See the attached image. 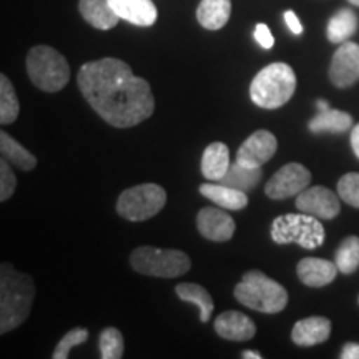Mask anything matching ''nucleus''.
Instances as JSON below:
<instances>
[{"label": "nucleus", "mask_w": 359, "mask_h": 359, "mask_svg": "<svg viewBox=\"0 0 359 359\" xmlns=\"http://www.w3.org/2000/svg\"><path fill=\"white\" fill-rule=\"evenodd\" d=\"M79 88L90 107L115 128H130L154 115L155 98L150 83L123 60L100 58L82 65Z\"/></svg>", "instance_id": "nucleus-1"}, {"label": "nucleus", "mask_w": 359, "mask_h": 359, "mask_svg": "<svg viewBox=\"0 0 359 359\" xmlns=\"http://www.w3.org/2000/svg\"><path fill=\"white\" fill-rule=\"evenodd\" d=\"M35 285L27 273L17 271L11 263L0 266V333L20 326L34 304Z\"/></svg>", "instance_id": "nucleus-2"}, {"label": "nucleus", "mask_w": 359, "mask_h": 359, "mask_svg": "<svg viewBox=\"0 0 359 359\" xmlns=\"http://www.w3.org/2000/svg\"><path fill=\"white\" fill-rule=\"evenodd\" d=\"M296 74L288 64L276 62L259 70L250 87L255 105L264 110H276L286 105L294 95Z\"/></svg>", "instance_id": "nucleus-3"}, {"label": "nucleus", "mask_w": 359, "mask_h": 359, "mask_svg": "<svg viewBox=\"0 0 359 359\" xmlns=\"http://www.w3.org/2000/svg\"><path fill=\"white\" fill-rule=\"evenodd\" d=\"M235 298L246 308L264 314L281 313L288 304V291L259 269L246 271L235 286Z\"/></svg>", "instance_id": "nucleus-4"}, {"label": "nucleus", "mask_w": 359, "mask_h": 359, "mask_svg": "<svg viewBox=\"0 0 359 359\" xmlns=\"http://www.w3.org/2000/svg\"><path fill=\"white\" fill-rule=\"evenodd\" d=\"M30 82L42 92H58L69 83L70 67L67 58L48 45H37L27 55Z\"/></svg>", "instance_id": "nucleus-5"}, {"label": "nucleus", "mask_w": 359, "mask_h": 359, "mask_svg": "<svg viewBox=\"0 0 359 359\" xmlns=\"http://www.w3.org/2000/svg\"><path fill=\"white\" fill-rule=\"evenodd\" d=\"M325 228L320 218L306 213H286L273 219L271 240L278 245L296 243L304 250L320 248L325 243Z\"/></svg>", "instance_id": "nucleus-6"}, {"label": "nucleus", "mask_w": 359, "mask_h": 359, "mask_svg": "<svg viewBox=\"0 0 359 359\" xmlns=\"http://www.w3.org/2000/svg\"><path fill=\"white\" fill-rule=\"evenodd\" d=\"M130 264L137 273L155 278H178L190 271L191 259L178 250L140 246L130 255Z\"/></svg>", "instance_id": "nucleus-7"}, {"label": "nucleus", "mask_w": 359, "mask_h": 359, "mask_svg": "<svg viewBox=\"0 0 359 359\" xmlns=\"http://www.w3.org/2000/svg\"><path fill=\"white\" fill-rule=\"evenodd\" d=\"M167 191L156 183H143L125 190L116 200V213L128 222H147L161 212Z\"/></svg>", "instance_id": "nucleus-8"}, {"label": "nucleus", "mask_w": 359, "mask_h": 359, "mask_svg": "<svg viewBox=\"0 0 359 359\" xmlns=\"http://www.w3.org/2000/svg\"><path fill=\"white\" fill-rule=\"evenodd\" d=\"M311 183V173L302 163H288L273 175L264 185V193L273 200H286L298 196Z\"/></svg>", "instance_id": "nucleus-9"}, {"label": "nucleus", "mask_w": 359, "mask_h": 359, "mask_svg": "<svg viewBox=\"0 0 359 359\" xmlns=\"http://www.w3.org/2000/svg\"><path fill=\"white\" fill-rule=\"evenodd\" d=\"M296 208L320 219H333L341 212L338 195L325 187H308L303 190L296 196Z\"/></svg>", "instance_id": "nucleus-10"}, {"label": "nucleus", "mask_w": 359, "mask_h": 359, "mask_svg": "<svg viewBox=\"0 0 359 359\" xmlns=\"http://www.w3.org/2000/svg\"><path fill=\"white\" fill-rule=\"evenodd\" d=\"M330 80L334 87L348 88L359 80V45L343 42L334 52L330 65Z\"/></svg>", "instance_id": "nucleus-11"}, {"label": "nucleus", "mask_w": 359, "mask_h": 359, "mask_svg": "<svg viewBox=\"0 0 359 359\" xmlns=\"http://www.w3.org/2000/svg\"><path fill=\"white\" fill-rule=\"evenodd\" d=\"M278 150L276 137L268 130H258L243 142L236 154V160L245 167H262L275 156Z\"/></svg>", "instance_id": "nucleus-12"}, {"label": "nucleus", "mask_w": 359, "mask_h": 359, "mask_svg": "<svg viewBox=\"0 0 359 359\" xmlns=\"http://www.w3.org/2000/svg\"><path fill=\"white\" fill-rule=\"evenodd\" d=\"M196 228L206 240L223 243V241L231 240L235 235L236 224L235 219L228 213H224L222 208L206 206L196 215Z\"/></svg>", "instance_id": "nucleus-13"}, {"label": "nucleus", "mask_w": 359, "mask_h": 359, "mask_svg": "<svg viewBox=\"0 0 359 359\" xmlns=\"http://www.w3.org/2000/svg\"><path fill=\"white\" fill-rule=\"evenodd\" d=\"M215 331L228 341H248L257 334L253 320L240 311H224L215 320Z\"/></svg>", "instance_id": "nucleus-14"}, {"label": "nucleus", "mask_w": 359, "mask_h": 359, "mask_svg": "<svg viewBox=\"0 0 359 359\" xmlns=\"http://www.w3.org/2000/svg\"><path fill=\"white\" fill-rule=\"evenodd\" d=\"M299 281L309 288H323L334 281L336 275L339 273L336 263L323 258H303L296 266Z\"/></svg>", "instance_id": "nucleus-15"}, {"label": "nucleus", "mask_w": 359, "mask_h": 359, "mask_svg": "<svg viewBox=\"0 0 359 359\" xmlns=\"http://www.w3.org/2000/svg\"><path fill=\"white\" fill-rule=\"evenodd\" d=\"M331 334V321L323 316H311L299 320L291 331V339L298 346H316L327 341Z\"/></svg>", "instance_id": "nucleus-16"}, {"label": "nucleus", "mask_w": 359, "mask_h": 359, "mask_svg": "<svg viewBox=\"0 0 359 359\" xmlns=\"http://www.w3.org/2000/svg\"><path fill=\"white\" fill-rule=\"evenodd\" d=\"M116 15L138 27H151L158 12L151 0H109Z\"/></svg>", "instance_id": "nucleus-17"}, {"label": "nucleus", "mask_w": 359, "mask_h": 359, "mask_svg": "<svg viewBox=\"0 0 359 359\" xmlns=\"http://www.w3.org/2000/svg\"><path fill=\"white\" fill-rule=\"evenodd\" d=\"M200 193L205 198L212 200L215 205L224 210H243L248 205L246 191L224 185V183H203L200 187Z\"/></svg>", "instance_id": "nucleus-18"}, {"label": "nucleus", "mask_w": 359, "mask_h": 359, "mask_svg": "<svg viewBox=\"0 0 359 359\" xmlns=\"http://www.w3.org/2000/svg\"><path fill=\"white\" fill-rule=\"evenodd\" d=\"M79 11L83 19L98 30L114 29L122 20L116 15L109 0H80Z\"/></svg>", "instance_id": "nucleus-19"}, {"label": "nucleus", "mask_w": 359, "mask_h": 359, "mask_svg": "<svg viewBox=\"0 0 359 359\" xmlns=\"http://www.w3.org/2000/svg\"><path fill=\"white\" fill-rule=\"evenodd\" d=\"M230 150L222 142H215L205 148L201 156V173L206 180L219 182L230 170Z\"/></svg>", "instance_id": "nucleus-20"}, {"label": "nucleus", "mask_w": 359, "mask_h": 359, "mask_svg": "<svg viewBox=\"0 0 359 359\" xmlns=\"http://www.w3.org/2000/svg\"><path fill=\"white\" fill-rule=\"evenodd\" d=\"M231 15V0H201L196 8V20L206 30H219Z\"/></svg>", "instance_id": "nucleus-21"}, {"label": "nucleus", "mask_w": 359, "mask_h": 359, "mask_svg": "<svg viewBox=\"0 0 359 359\" xmlns=\"http://www.w3.org/2000/svg\"><path fill=\"white\" fill-rule=\"evenodd\" d=\"M313 133H344L353 128V116L343 110H325L318 111L308 123Z\"/></svg>", "instance_id": "nucleus-22"}, {"label": "nucleus", "mask_w": 359, "mask_h": 359, "mask_svg": "<svg viewBox=\"0 0 359 359\" xmlns=\"http://www.w3.org/2000/svg\"><path fill=\"white\" fill-rule=\"evenodd\" d=\"M358 15L351 8H341L331 17L326 27V37L331 43L348 42L358 32Z\"/></svg>", "instance_id": "nucleus-23"}, {"label": "nucleus", "mask_w": 359, "mask_h": 359, "mask_svg": "<svg viewBox=\"0 0 359 359\" xmlns=\"http://www.w3.org/2000/svg\"><path fill=\"white\" fill-rule=\"evenodd\" d=\"M175 291H177V296L182 302L193 303L198 306L201 323L210 321L215 304L212 294H210L203 286L196 285V283H180V285H177V288H175Z\"/></svg>", "instance_id": "nucleus-24"}, {"label": "nucleus", "mask_w": 359, "mask_h": 359, "mask_svg": "<svg viewBox=\"0 0 359 359\" xmlns=\"http://www.w3.org/2000/svg\"><path fill=\"white\" fill-rule=\"evenodd\" d=\"M0 151H2V158L24 172H30L37 167V158L4 130L0 132Z\"/></svg>", "instance_id": "nucleus-25"}, {"label": "nucleus", "mask_w": 359, "mask_h": 359, "mask_svg": "<svg viewBox=\"0 0 359 359\" xmlns=\"http://www.w3.org/2000/svg\"><path fill=\"white\" fill-rule=\"evenodd\" d=\"M263 178V170L262 167H245V165H240L238 161L230 165V170L224 177L219 180V183H224V185L236 188V190L241 191H251L253 188L258 187V183L262 182Z\"/></svg>", "instance_id": "nucleus-26"}, {"label": "nucleus", "mask_w": 359, "mask_h": 359, "mask_svg": "<svg viewBox=\"0 0 359 359\" xmlns=\"http://www.w3.org/2000/svg\"><path fill=\"white\" fill-rule=\"evenodd\" d=\"M20 111V103L15 90L6 74L0 75V123L8 125L15 122Z\"/></svg>", "instance_id": "nucleus-27"}, {"label": "nucleus", "mask_w": 359, "mask_h": 359, "mask_svg": "<svg viewBox=\"0 0 359 359\" xmlns=\"http://www.w3.org/2000/svg\"><path fill=\"white\" fill-rule=\"evenodd\" d=\"M336 266L343 275H351L359 268V238L348 236L339 245L334 258Z\"/></svg>", "instance_id": "nucleus-28"}, {"label": "nucleus", "mask_w": 359, "mask_h": 359, "mask_svg": "<svg viewBox=\"0 0 359 359\" xmlns=\"http://www.w3.org/2000/svg\"><path fill=\"white\" fill-rule=\"evenodd\" d=\"M98 346L102 359H120L125 351L123 336L116 327H107L100 333Z\"/></svg>", "instance_id": "nucleus-29"}, {"label": "nucleus", "mask_w": 359, "mask_h": 359, "mask_svg": "<svg viewBox=\"0 0 359 359\" xmlns=\"http://www.w3.org/2000/svg\"><path fill=\"white\" fill-rule=\"evenodd\" d=\"M87 339H88V331L85 330V327H75V330L69 331L64 338L58 341V344H57L55 351H53V354H52V358L53 359L69 358L70 349H74L75 346H79V344L85 343Z\"/></svg>", "instance_id": "nucleus-30"}, {"label": "nucleus", "mask_w": 359, "mask_h": 359, "mask_svg": "<svg viewBox=\"0 0 359 359\" xmlns=\"http://www.w3.org/2000/svg\"><path fill=\"white\" fill-rule=\"evenodd\" d=\"M338 195L348 205L359 208V173L351 172L339 178Z\"/></svg>", "instance_id": "nucleus-31"}, {"label": "nucleus", "mask_w": 359, "mask_h": 359, "mask_svg": "<svg viewBox=\"0 0 359 359\" xmlns=\"http://www.w3.org/2000/svg\"><path fill=\"white\" fill-rule=\"evenodd\" d=\"M17 187V178L13 175L12 168L8 167L6 158L0 160V200L7 201L13 195Z\"/></svg>", "instance_id": "nucleus-32"}, {"label": "nucleus", "mask_w": 359, "mask_h": 359, "mask_svg": "<svg viewBox=\"0 0 359 359\" xmlns=\"http://www.w3.org/2000/svg\"><path fill=\"white\" fill-rule=\"evenodd\" d=\"M255 40L262 45L263 48H273V45H275V37H273L271 30H269V27L266 24H258L255 27Z\"/></svg>", "instance_id": "nucleus-33"}, {"label": "nucleus", "mask_w": 359, "mask_h": 359, "mask_svg": "<svg viewBox=\"0 0 359 359\" xmlns=\"http://www.w3.org/2000/svg\"><path fill=\"white\" fill-rule=\"evenodd\" d=\"M285 20H286V25H288V29L293 32L294 35H302L303 34V25L302 22H299L298 15L293 11H286L285 12Z\"/></svg>", "instance_id": "nucleus-34"}, {"label": "nucleus", "mask_w": 359, "mask_h": 359, "mask_svg": "<svg viewBox=\"0 0 359 359\" xmlns=\"http://www.w3.org/2000/svg\"><path fill=\"white\" fill-rule=\"evenodd\" d=\"M341 359H359V344L358 343H346L341 349Z\"/></svg>", "instance_id": "nucleus-35"}, {"label": "nucleus", "mask_w": 359, "mask_h": 359, "mask_svg": "<svg viewBox=\"0 0 359 359\" xmlns=\"http://www.w3.org/2000/svg\"><path fill=\"white\" fill-rule=\"evenodd\" d=\"M351 147H353V151L354 155L359 158V123L354 125L353 127V132H351Z\"/></svg>", "instance_id": "nucleus-36"}, {"label": "nucleus", "mask_w": 359, "mask_h": 359, "mask_svg": "<svg viewBox=\"0 0 359 359\" xmlns=\"http://www.w3.org/2000/svg\"><path fill=\"white\" fill-rule=\"evenodd\" d=\"M241 356H243V359H262L263 358L262 353H258V351H243Z\"/></svg>", "instance_id": "nucleus-37"}, {"label": "nucleus", "mask_w": 359, "mask_h": 359, "mask_svg": "<svg viewBox=\"0 0 359 359\" xmlns=\"http://www.w3.org/2000/svg\"><path fill=\"white\" fill-rule=\"evenodd\" d=\"M316 107H318V111H325V110H330V103H327L326 100H323V98H320V100L316 102Z\"/></svg>", "instance_id": "nucleus-38"}, {"label": "nucleus", "mask_w": 359, "mask_h": 359, "mask_svg": "<svg viewBox=\"0 0 359 359\" xmlns=\"http://www.w3.org/2000/svg\"><path fill=\"white\" fill-rule=\"evenodd\" d=\"M349 4H353V6H356V7H359V0H348Z\"/></svg>", "instance_id": "nucleus-39"}, {"label": "nucleus", "mask_w": 359, "mask_h": 359, "mask_svg": "<svg viewBox=\"0 0 359 359\" xmlns=\"http://www.w3.org/2000/svg\"><path fill=\"white\" fill-rule=\"evenodd\" d=\"M358 303H359V298H358Z\"/></svg>", "instance_id": "nucleus-40"}]
</instances>
